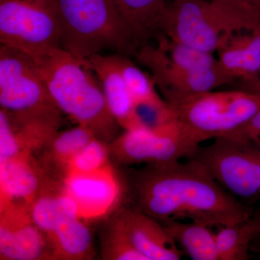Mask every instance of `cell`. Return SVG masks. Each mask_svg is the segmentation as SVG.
Wrapping results in <instances>:
<instances>
[{
    "mask_svg": "<svg viewBox=\"0 0 260 260\" xmlns=\"http://www.w3.org/2000/svg\"><path fill=\"white\" fill-rule=\"evenodd\" d=\"M117 168L125 184L126 206L160 223L189 220L220 228L253 215L198 159Z\"/></svg>",
    "mask_w": 260,
    "mask_h": 260,
    "instance_id": "6da1fadb",
    "label": "cell"
},
{
    "mask_svg": "<svg viewBox=\"0 0 260 260\" xmlns=\"http://www.w3.org/2000/svg\"><path fill=\"white\" fill-rule=\"evenodd\" d=\"M34 59L61 114L87 126L108 144L115 139L120 126L109 110L100 80L86 59L61 48Z\"/></svg>",
    "mask_w": 260,
    "mask_h": 260,
    "instance_id": "7a4b0ae2",
    "label": "cell"
},
{
    "mask_svg": "<svg viewBox=\"0 0 260 260\" xmlns=\"http://www.w3.org/2000/svg\"><path fill=\"white\" fill-rule=\"evenodd\" d=\"M260 29V9L245 0H174L167 5L160 34L213 53L238 32Z\"/></svg>",
    "mask_w": 260,
    "mask_h": 260,
    "instance_id": "3957f363",
    "label": "cell"
},
{
    "mask_svg": "<svg viewBox=\"0 0 260 260\" xmlns=\"http://www.w3.org/2000/svg\"><path fill=\"white\" fill-rule=\"evenodd\" d=\"M60 47L87 59L105 49L135 54L141 44L115 0H54Z\"/></svg>",
    "mask_w": 260,
    "mask_h": 260,
    "instance_id": "277c9868",
    "label": "cell"
},
{
    "mask_svg": "<svg viewBox=\"0 0 260 260\" xmlns=\"http://www.w3.org/2000/svg\"><path fill=\"white\" fill-rule=\"evenodd\" d=\"M174 120L198 145L225 138L260 111V92H204L168 103Z\"/></svg>",
    "mask_w": 260,
    "mask_h": 260,
    "instance_id": "5b68a950",
    "label": "cell"
},
{
    "mask_svg": "<svg viewBox=\"0 0 260 260\" xmlns=\"http://www.w3.org/2000/svg\"><path fill=\"white\" fill-rule=\"evenodd\" d=\"M0 106L13 119L61 126L56 107L34 58L13 48H0Z\"/></svg>",
    "mask_w": 260,
    "mask_h": 260,
    "instance_id": "8992f818",
    "label": "cell"
},
{
    "mask_svg": "<svg viewBox=\"0 0 260 260\" xmlns=\"http://www.w3.org/2000/svg\"><path fill=\"white\" fill-rule=\"evenodd\" d=\"M54 0H0V42L34 59L60 49Z\"/></svg>",
    "mask_w": 260,
    "mask_h": 260,
    "instance_id": "52a82bcc",
    "label": "cell"
},
{
    "mask_svg": "<svg viewBox=\"0 0 260 260\" xmlns=\"http://www.w3.org/2000/svg\"><path fill=\"white\" fill-rule=\"evenodd\" d=\"M200 147L175 120L158 129L124 130L109 144L111 160L117 167L188 160Z\"/></svg>",
    "mask_w": 260,
    "mask_h": 260,
    "instance_id": "ba28073f",
    "label": "cell"
},
{
    "mask_svg": "<svg viewBox=\"0 0 260 260\" xmlns=\"http://www.w3.org/2000/svg\"><path fill=\"white\" fill-rule=\"evenodd\" d=\"M194 158L234 196L253 199L260 194V147L218 138L208 146H200Z\"/></svg>",
    "mask_w": 260,
    "mask_h": 260,
    "instance_id": "9c48e42d",
    "label": "cell"
},
{
    "mask_svg": "<svg viewBox=\"0 0 260 260\" xmlns=\"http://www.w3.org/2000/svg\"><path fill=\"white\" fill-rule=\"evenodd\" d=\"M138 60L151 71L154 83L167 103L235 83L236 80L219 65L209 70H199L173 60L164 48L143 44L135 53Z\"/></svg>",
    "mask_w": 260,
    "mask_h": 260,
    "instance_id": "30bf717a",
    "label": "cell"
},
{
    "mask_svg": "<svg viewBox=\"0 0 260 260\" xmlns=\"http://www.w3.org/2000/svg\"><path fill=\"white\" fill-rule=\"evenodd\" d=\"M64 184L86 220L106 218L126 204L125 184L112 162L98 172L68 176Z\"/></svg>",
    "mask_w": 260,
    "mask_h": 260,
    "instance_id": "8fae6325",
    "label": "cell"
},
{
    "mask_svg": "<svg viewBox=\"0 0 260 260\" xmlns=\"http://www.w3.org/2000/svg\"><path fill=\"white\" fill-rule=\"evenodd\" d=\"M0 259L53 260L51 240L32 220L28 205H0Z\"/></svg>",
    "mask_w": 260,
    "mask_h": 260,
    "instance_id": "7c38bea8",
    "label": "cell"
},
{
    "mask_svg": "<svg viewBox=\"0 0 260 260\" xmlns=\"http://www.w3.org/2000/svg\"><path fill=\"white\" fill-rule=\"evenodd\" d=\"M107 218L146 260H179L183 251L158 220L132 207L121 205Z\"/></svg>",
    "mask_w": 260,
    "mask_h": 260,
    "instance_id": "4fadbf2b",
    "label": "cell"
},
{
    "mask_svg": "<svg viewBox=\"0 0 260 260\" xmlns=\"http://www.w3.org/2000/svg\"><path fill=\"white\" fill-rule=\"evenodd\" d=\"M102 83L108 107L123 130L141 128L136 107L121 74L117 55L97 54L86 59Z\"/></svg>",
    "mask_w": 260,
    "mask_h": 260,
    "instance_id": "5bb4252c",
    "label": "cell"
},
{
    "mask_svg": "<svg viewBox=\"0 0 260 260\" xmlns=\"http://www.w3.org/2000/svg\"><path fill=\"white\" fill-rule=\"evenodd\" d=\"M50 179L37 155L24 154L0 162V205H28Z\"/></svg>",
    "mask_w": 260,
    "mask_h": 260,
    "instance_id": "9a60e30c",
    "label": "cell"
},
{
    "mask_svg": "<svg viewBox=\"0 0 260 260\" xmlns=\"http://www.w3.org/2000/svg\"><path fill=\"white\" fill-rule=\"evenodd\" d=\"M218 51L222 68L246 90L260 79V29L238 32Z\"/></svg>",
    "mask_w": 260,
    "mask_h": 260,
    "instance_id": "2e32d148",
    "label": "cell"
},
{
    "mask_svg": "<svg viewBox=\"0 0 260 260\" xmlns=\"http://www.w3.org/2000/svg\"><path fill=\"white\" fill-rule=\"evenodd\" d=\"M28 208L34 223L50 240L61 220L80 216L75 200L65 189L64 181L54 179L47 181L28 203Z\"/></svg>",
    "mask_w": 260,
    "mask_h": 260,
    "instance_id": "e0dca14e",
    "label": "cell"
},
{
    "mask_svg": "<svg viewBox=\"0 0 260 260\" xmlns=\"http://www.w3.org/2000/svg\"><path fill=\"white\" fill-rule=\"evenodd\" d=\"M95 138L92 130L80 124L64 131L59 130L38 154L37 158L49 177L64 181L71 159Z\"/></svg>",
    "mask_w": 260,
    "mask_h": 260,
    "instance_id": "ac0fdd59",
    "label": "cell"
},
{
    "mask_svg": "<svg viewBox=\"0 0 260 260\" xmlns=\"http://www.w3.org/2000/svg\"><path fill=\"white\" fill-rule=\"evenodd\" d=\"M80 216L61 220L51 238L53 260H86L95 256L91 229Z\"/></svg>",
    "mask_w": 260,
    "mask_h": 260,
    "instance_id": "d6986e66",
    "label": "cell"
},
{
    "mask_svg": "<svg viewBox=\"0 0 260 260\" xmlns=\"http://www.w3.org/2000/svg\"><path fill=\"white\" fill-rule=\"evenodd\" d=\"M184 254L193 260H219L215 233L200 222L172 220L162 224Z\"/></svg>",
    "mask_w": 260,
    "mask_h": 260,
    "instance_id": "ffe728a7",
    "label": "cell"
},
{
    "mask_svg": "<svg viewBox=\"0 0 260 260\" xmlns=\"http://www.w3.org/2000/svg\"><path fill=\"white\" fill-rule=\"evenodd\" d=\"M115 3L140 44L160 34L168 5L166 0H115Z\"/></svg>",
    "mask_w": 260,
    "mask_h": 260,
    "instance_id": "44dd1931",
    "label": "cell"
},
{
    "mask_svg": "<svg viewBox=\"0 0 260 260\" xmlns=\"http://www.w3.org/2000/svg\"><path fill=\"white\" fill-rule=\"evenodd\" d=\"M260 235V210L239 223L220 227L215 233L219 260H247L251 242Z\"/></svg>",
    "mask_w": 260,
    "mask_h": 260,
    "instance_id": "7402d4cb",
    "label": "cell"
},
{
    "mask_svg": "<svg viewBox=\"0 0 260 260\" xmlns=\"http://www.w3.org/2000/svg\"><path fill=\"white\" fill-rule=\"evenodd\" d=\"M121 74L126 88L134 101L135 107L139 106H160L167 102L155 88L153 78L148 77L140 68L125 56L119 55Z\"/></svg>",
    "mask_w": 260,
    "mask_h": 260,
    "instance_id": "603a6c76",
    "label": "cell"
},
{
    "mask_svg": "<svg viewBox=\"0 0 260 260\" xmlns=\"http://www.w3.org/2000/svg\"><path fill=\"white\" fill-rule=\"evenodd\" d=\"M100 234V253L104 260H146L119 229L106 218Z\"/></svg>",
    "mask_w": 260,
    "mask_h": 260,
    "instance_id": "cb8c5ba5",
    "label": "cell"
},
{
    "mask_svg": "<svg viewBox=\"0 0 260 260\" xmlns=\"http://www.w3.org/2000/svg\"><path fill=\"white\" fill-rule=\"evenodd\" d=\"M111 164L109 144L95 138L71 159L67 167L65 178L73 174L98 172Z\"/></svg>",
    "mask_w": 260,
    "mask_h": 260,
    "instance_id": "d4e9b609",
    "label": "cell"
},
{
    "mask_svg": "<svg viewBox=\"0 0 260 260\" xmlns=\"http://www.w3.org/2000/svg\"><path fill=\"white\" fill-rule=\"evenodd\" d=\"M225 138L260 147V111L245 124Z\"/></svg>",
    "mask_w": 260,
    "mask_h": 260,
    "instance_id": "484cf974",
    "label": "cell"
},
{
    "mask_svg": "<svg viewBox=\"0 0 260 260\" xmlns=\"http://www.w3.org/2000/svg\"><path fill=\"white\" fill-rule=\"evenodd\" d=\"M252 5L257 7L260 9V0H252Z\"/></svg>",
    "mask_w": 260,
    "mask_h": 260,
    "instance_id": "4316f807",
    "label": "cell"
},
{
    "mask_svg": "<svg viewBox=\"0 0 260 260\" xmlns=\"http://www.w3.org/2000/svg\"><path fill=\"white\" fill-rule=\"evenodd\" d=\"M245 1L248 2V3H251V4H252V0H245Z\"/></svg>",
    "mask_w": 260,
    "mask_h": 260,
    "instance_id": "83f0119b",
    "label": "cell"
}]
</instances>
